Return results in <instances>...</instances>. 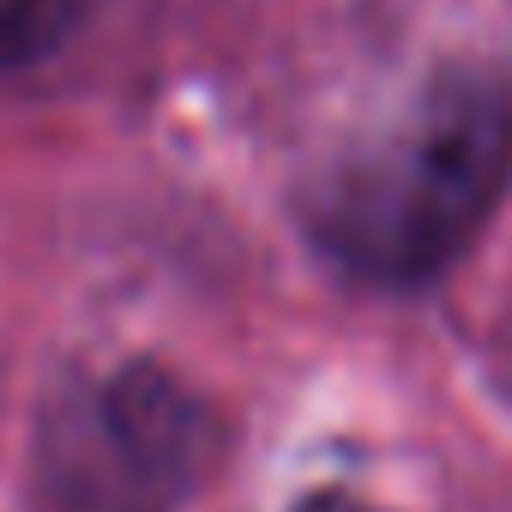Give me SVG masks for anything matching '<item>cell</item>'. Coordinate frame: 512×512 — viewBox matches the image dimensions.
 I'll return each mask as SVG.
<instances>
[{
	"label": "cell",
	"mask_w": 512,
	"mask_h": 512,
	"mask_svg": "<svg viewBox=\"0 0 512 512\" xmlns=\"http://www.w3.org/2000/svg\"><path fill=\"white\" fill-rule=\"evenodd\" d=\"M506 181L512 85L482 67H452L368 151L326 175L314 229L350 272L416 284L470 247Z\"/></svg>",
	"instance_id": "obj_1"
},
{
	"label": "cell",
	"mask_w": 512,
	"mask_h": 512,
	"mask_svg": "<svg viewBox=\"0 0 512 512\" xmlns=\"http://www.w3.org/2000/svg\"><path fill=\"white\" fill-rule=\"evenodd\" d=\"M205 458V416L163 374L133 368L67 398L43 434L55 512H169Z\"/></svg>",
	"instance_id": "obj_2"
},
{
	"label": "cell",
	"mask_w": 512,
	"mask_h": 512,
	"mask_svg": "<svg viewBox=\"0 0 512 512\" xmlns=\"http://www.w3.org/2000/svg\"><path fill=\"white\" fill-rule=\"evenodd\" d=\"M85 0H0V67L43 61L67 43Z\"/></svg>",
	"instance_id": "obj_3"
},
{
	"label": "cell",
	"mask_w": 512,
	"mask_h": 512,
	"mask_svg": "<svg viewBox=\"0 0 512 512\" xmlns=\"http://www.w3.org/2000/svg\"><path fill=\"white\" fill-rule=\"evenodd\" d=\"M296 512H380V506H368V500H356V494H314V500H302Z\"/></svg>",
	"instance_id": "obj_4"
}]
</instances>
